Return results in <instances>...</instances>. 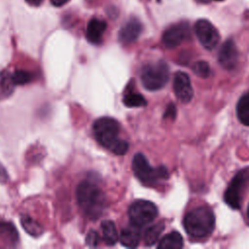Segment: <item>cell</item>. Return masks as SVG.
I'll use <instances>...</instances> for the list:
<instances>
[{
	"label": "cell",
	"mask_w": 249,
	"mask_h": 249,
	"mask_svg": "<svg viewBox=\"0 0 249 249\" xmlns=\"http://www.w3.org/2000/svg\"><path fill=\"white\" fill-rule=\"evenodd\" d=\"M20 223L23 230L32 236H39L43 233V227L27 214L20 216Z\"/></svg>",
	"instance_id": "19"
},
{
	"label": "cell",
	"mask_w": 249,
	"mask_h": 249,
	"mask_svg": "<svg viewBox=\"0 0 249 249\" xmlns=\"http://www.w3.org/2000/svg\"><path fill=\"white\" fill-rule=\"evenodd\" d=\"M101 233L105 244L112 246L119 240V232L113 221L105 220L101 223Z\"/></svg>",
	"instance_id": "16"
},
{
	"label": "cell",
	"mask_w": 249,
	"mask_h": 249,
	"mask_svg": "<svg viewBox=\"0 0 249 249\" xmlns=\"http://www.w3.org/2000/svg\"><path fill=\"white\" fill-rule=\"evenodd\" d=\"M175 115H176V107H175V105L173 103H170L167 106L163 117L164 118H174Z\"/></svg>",
	"instance_id": "26"
},
{
	"label": "cell",
	"mask_w": 249,
	"mask_h": 249,
	"mask_svg": "<svg viewBox=\"0 0 249 249\" xmlns=\"http://www.w3.org/2000/svg\"><path fill=\"white\" fill-rule=\"evenodd\" d=\"M158 216L157 206L149 200L138 199L132 202L128 207V217L130 223L143 227L150 224Z\"/></svg>",
	"instance_id": "7"
},
{
	"label": "cell",
	"mask_w": 249,
	"mask_h": 249,
	"mask_svg": "<svg viewBox=\"0 0 249 249\" xmlns=\"http://www.w3.org/2000/svg\"><path fill=\"white\" fill-rule=\"evenodd\" d=\"M52 2L53 5L56 6V7H59V6H62L64 4H66L69 0H50Z\"/></svg>",
	"instance_id": "28"
},
{
	"label": "cell",
	"mask_w": 249,
	"mask_h": 249,
	"mask_svg": "<svg viewBox=\"0 0 249 249\" xmlns=\"http://www.w3.org/2000/svg\"><path fill=\"white\" fill-rule=\"evenodd\" d=\"M249 183V168L239 170L231 179L225 192V202L233 209H239L242 200V193Z\"/></svg>",
	"instance_id": "6"
},
{
	"label": "cell",
	"mask_w": 249,
	"mask_h": 249,
	"mask_svg": "<svg viewBox=\"0 0 249 249\" xmlns=\"http://www.w3.org/2000/svg\"><path fill=\"white\" fill-rule=\"evenodd\" d=\"M7 179V173L5 171V168L0 164V182H5Z\"/></svg>",
	"instance_id": "27"
},
{
	"label": "cell",
	"mask_w": 249,
	"mask_h": 249,
	"mask_svg": "<svg viewBox=\"0 0 249 249\" xmlns=\"http://www.w3.org/2000/svg\"><path fill=\"white\" fill-rule=\"evenodd\" d=\"M236 114L238 120L244 124L249 125V91L243 94L237 102Z\"/></svg>",
	"instance_id": "20"
},
{
	"label": "cell",
	"mask_w": 249,
	"mask_h": 249,
	"mask_svg": "<svg viewBox=\"0 0 249 249\" xmlns=\"http://www.w3.org/2000/svg\"><path fill=\"white\" fill-rule=\"evenodd\" d=\"M11 75H12V79H13L15 86L26 85L33 80V74L31 72H29L27 70H23V69H18L15 72L11 73Z\"/></svg>",
	"instance_id": "22"
},
{
	"label": "cell",
	"mask_w": 249,
	"mask_h": 249,
	"mask_svg": "<svg viewBox=\"0 0 249 249\" xmlns=\"http://www.w3.org/2000/svg\"><path fill=\"white\" fill-rule=\"evenodd\" d=\"M191 31L187 21H181L169 26L162 34L161 40L166 48L172 49L181 45L190 37Z\"/></svg>",
	"instance_id": "9"
},
{
	"label": "cell",
	"mask_w": 249,
	"mask_h": 249,
	"mask_svg": "<svg viewBox=\"0 0 249 249\" xmlns=\"http://www.w3.org/2000/svg\"><path fill=\"white\" fill-rule=\"evenodd\" d=\"M18 241V234L13 224L0 222V244L3 246L13 247Z\"/></svg>",
	"instance_id": "15"
},
{
	"label": "cell",
	"mask_w": 249,
	"mask_h": 249,
	"mask_svg": "<svg viewBox=\"0 0 249 249\" xmlns=\"http://www.w3.org/2000/svg\"><path fill=\"white\" fill-rule=\"evenodd\" d=\"M218 61L226 70H232L238 62V51L231 39L227 40L220 48Z\"/></svg>",
	"instance_id": "10"
},
{
	"label": "cell",
	"mask_w": 249,
	"mask_h": 249,
	"mask_svg": "<svg viewBox=\"0 0 249 249\" xmlns=\"http://www.w3.org/2000/svg\"><path fill=\"white\" fill-rule=\"evenodd\" d=\"M142 32V24L137 18L127 20L119 31V41L124 44H131L135 42Z\"/></svg>",
	"instance_id": "12"
},
{
	"label": "cell",
	"mask_w": 249,
	"mask_h": 249,
	"mask_svg": "<svg viewBox=\"0 0 249 249\" xmlns=\"http://www.w3.org/2000/svg\"><path fill=\"white\" fill-rule=\"evenodd\" d=\"M173 89L176 97L183 103H188L193 97V88L189 76L185 72L178 71L174 75Z\"/></svg>",
	"instance_id": "11"
},
{
	"label": "cell",
	"mask_w": 249,
	"mask_h": 249,
	"mask_svg": "<svg viewBox=\"0 0 249 249\" xmlns=\"http://www.w3.org/2000/svg\"><path fill=\"white\" fill-rule=\"evenodd\" d=\"M141 83L148 90H158L165 86L169 78L168 65L162 61H157L144 65L140 73Z\"/></svg>",
	"instance_id": "5"
},
{
	"label": "cell",
	"mask_w": 249,
	"mask_h": 249,
	"mask_svg": "<svg viewBox=\"0 0 249 249\" xmlns=\"http://www.w3.org/2000/svg\"><path fill=\"white\" fill-rule=\"evenodd\" d=\"M183 225L190 236L203 238L213 231L215 227V215L209 207L198 206L185 215Z\"/></svg>",
	"instance_id": "3"
},
{
	"label": "cell",
	"mask_w": 249,
	"mask_h": 249,
	"mask_svg": "<svg viewBox=\"0 0 249 249\" xmlns=\"http://www.w3.org/2000/svg\"><path fill=\"white\" fill-rule=\"evenodd\" d=\"M194 73L200 78H207L210 75V67L206 61L199 60L194 63L192 66Z\"/></svg>",
	"instance_id": "24"
},
{
	"label": "cell",
	"mask_w": 249,
	"mask_h": 249,
	"mask_svg": "<svg viewBox=\"0 0 249 249\" xmlns=\"http://www.w3.org/2000/svg\"><path fill=\"white\" fill-rule=\"evenodd\" d=\"M163 230H164V224L162 222H159V223L149 227L143 234L144 244L146 246L154 245L159 240Z\"/></svg>",
	"instance_id": "18"
},
{
	"label": "cell",
	"mask_w": 249,
	"mask_h": 249,
	"mask_svg": "<svg viewBox=\"0 0 249 249\" xmlns=\"http://www.w3.org/2000/svg\"><path fill=\"white\" fill-rule=\"evenodd\" d=\"M247 216L249 218V205H248V208H247Z\"/></svg>",
	"instance_id": "30"
},
{
	"label": "cell",
	"mask_w": 249,
	"mask_h": 249,
	"mask_svg": "<svg viewBox=\"0 0 249 249\" xmlns=\"http://www.w3.org/2000/svg\"><path fill=\"white\" fill-rule=\"evenodd\" d=\"M92 128L96 140L103 147L119 156L127 152L128 143L119 137L120 124L115 119L102 117L94 122Z\"/></svg>",
	"instance_id": "1"
},
{
	"label": "cell",
	"mask_w": 249,
	"mask_h": 249,
	"mask_svg": "<svg viewBox=\"0 0 249 249\" xmlns=\"http://www.w3.org/2000/svg\"><path fill=\"white\" fill-rule=\"evenodd\" d=\"M76 197L80 208L90 219L98 218L105 207V196L93 182L85 180L76 190Z\"/></svg>",
	"instance_id": "2"
},
{
	"label": "cell",
	"mask_w": 249,
	"mask_h": 249,
	"mask_svg": "<svg viewBox=\"0 0 249 249\" xmlns=\"http://www.w3.org/2000/svg\"><path fill=\"white\" fill-rule=\"evenodd\" d=\"M29 5L32 6H39L43 0H25Z\"/></svg>",
	"instance_id": "29"
},
{
	"label": "cell",
	"mask_w": 249,
	"mask_h": 249,
	"mask_svg": "<svg viewBox=\"0 0 249 249\" xmlns=\"http://www.w3.org/2000/svg\"><path fill=\"white\" fill-rule=\"evenodd\" d=\"M98 233L95 231H89L86 237V243L89 247H95L98 244Z\"/></svg>",
	"instance_id": "25"
},
{
	"label": "cell",
	"mask_w": 249,
	"mask_h": 249,
	"mask_svg": "<svg viewBox=\"0 0 249 249\" xmlns=\"http://www.w3.org/2000/svg\"><path fill=\"white\" fill-rule=\"evenodd\" d=\"M0 87L3 94H10L15 87V84L12 79V75L8 71H3L0 76Z\"/></svg>",
	"instance_id": "23"
},
{
	"label": "cell",
	"mask_w": 249,
	"mask_h": 249,
	"mask_svg": "<svg viewBox=\"0 0 249 249\" xmlns=\"http://www.w3.org/2000/svg\"><path fill=\"white\" fill-rule=\"evenodd\" d=\"M140 227H137L130 223L129 226L124 228L119 233V240L124 247L134 248L138 246L140 242Z\"/></svg>",
	"instance_id": "14"
},
{
	"label": "cell",
	"mask_w": 249,
	"mask_h": 249,
	"mask_svg": "<svg viewBox=\"0 0 249 249\" xmlns=\"http://www.w3.org/2000/svg\"><path fill=\"white\" fill-rule=\"evenodd\" d=\"M106 22L99 18H92L89 21L86 31V37L89 42L94 45L101 43L103 34L106 30Z\"/></svg>",
	"instance_id": "13"
},
{
	"label": "cell",
	"mask_w": 249,
	"mask_h": 249,
	"mask_svg": "<svg viewBox=\"0 0 249 249\" xmlns=\"http://www.w3.org/2000/svg\"><path fill=\"white\" fill-rule=\"evenodd\" d=\"M194 30L199 43L206 50H212L217 46L220 40V35L210 21L206 19H198L195 23Z\"/></svg>",
	"instance_id": "8"
},
{
	"label": "cell",
	"mask_w": 249,
	"mask_h": 249,
	"mask_svg": "<svg viewBox=\"0 0 249 249\" xmlns=\"http://www.w3.org/2000/svg\"><path fill=\"white\" fill-rule=\"evenodd\" d=\"M183 247V237L178 231H171L164 235L159 242L158 248L179 249Z\"/></svg>",
	"instance_id": "17"
},
{
	"label": "cell",
	"mask_w": 249,
	"mask_h": 249,
	"mask_svg": "<svg viewBox=\"0 0 249 249\" xmlns=\"http://www.w3.org/2000/svg\"><path fill=\"white\" fill-rule=\"evenodd\" d=\"M214 1H224V0H214Z\"/></svg>",
	"instance_id": "31"
},
{
	"label": "cell",
	"mask_w": 249,
	"mask_h": 249,
	"mask_svg": "<svg viewBox=\"0 0 249 249\" xmlns=\"http://www.w3.org/2000/svg\"><path fill=\"white\" fill-rule=\"evenodd\" d=\"M132 170L137 179L146 186L155 185L160 179L168 177L167 169L164 166L153 167L150 165L146 157L137 153L132 160Z\"/></svg>",
	"instance_id": "4"
},
{
	"label": "cell",
	"mask_w": 249,
	"mask_h": 249,
	"mask_svg": "<svg viewBox=\"0 0 249 249\" xmlns=\"http://www.w3.org/2000/svg\"><path fill=\"white\" fill-rule=\"evenodd\" d=\"M123 101H124V104L127 107H142L147 104L146 99L144 98L143 95L131 90H128L124 94Z\"/></svg>",
	"instance_id": "21"
}]
</instances>
